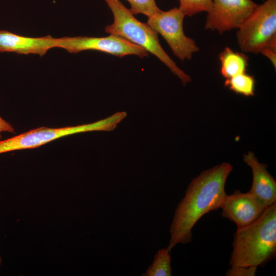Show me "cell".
Returning a JSON list of instances; mask_svg holds the SVG:
<instances>
[{
	"label": "cell",
	"mask_w": 276,
	"mask_h": 276,
	"mask_svg": "<svg viewBox=\"0 0 276 276\" xmlns=\"http://www.w3.org/2000/svg\"><path fill=\"white\" fill-rule=\"evenodd\" d=\"M231 267L257 266L275 257L276 203L266 208L250 224L237 228L234 234Z\"/></svg>",
	"instance_id": "7a4b0ae2"
},
{
	"label": "cell",
	"mask_w": 276,
	"mask_h": 276,
	"mask_svg": "<svg viewBox=\"0 0 276 276\" xmlns=\"http://www.w3.org/2000/svg\"><path fill=\"white\" fill-rule=\"evenodd\" d=\"M167 248L157 251L150 266L144 273L143 276H171V256Z\"/></svg>",
	"instance_id": "4fadbf2b"
},
{
	"label": "cell",
	"mask_w": 276,
	"mask_h": 276,
	"mask_svg": "<svg viewBox=\"0 0 276 276\" xmlns=\"http://www.w3.org/2000/svg\"><path fill=\"white\" fill-rule=\"evenodd\" d=\"M260 53L267 57L274 68L276 67V42L270 44L261 50Z\"/></svg>",
	"instance_id": "ac0fdd59"
},
{
	"label": "cell",
	"mask_w": 276,
	"mask_h": 276,
	"mask_svg": "<svg viewBox=\"0 0 276 276\" xmlns=\"http://www.w3.org/2000/svg\"><path fill=\"white\" fill-rule=\"evenodd\" d=\"M113 16V22L105 27V32L120 37L155 56L185 85L190 77L181 70L161 46L158 34L147 23L137 20L120 0H104Z\"/></svg>",
	"instance_id": "3957f363"
},
{
	"label": "cell",
	"mask_w": 276,
	"mask_h": 276,
	"mask_svg": "<svg viewBox=\"0 0 276 276\" xmlns=\"http://www.w3.org/2000/svg\"><path fill=\"white\" fill-rule=\"evenodd\" d=\"M257 266H239L231 267L225 274L226 276H254L257 271Z\"/></svg>",
	"instance_id": "e0dca14e"
},
{
	"label": "cell",
	"mask_w": 276,
	"mask_h": 276,
	"mask_svg": "<svg viewBox=\"0 0 276 276\" xmlns=\"http://www.w3.org/2000/svg\"><path fill=\"white\" fill-rule=\"evenodd\" d=\"M56 48L63 49L71 53L94 50L120 57L135 55L144 58L149 55V53L145 49L113 35L103 37L76 36L57 38Z\"/></svg>",
	"instance_id": "52a82bcc"
},
{
	"label": "cell",
	"mask_w": 276,
	"mask_h": 276,
	"mask_svg": "<svg viewBox=\"0 0 276 276\" xmlns=\"http://www.w3.org/2000/svg\"><path fill=\"white\" fill-rule=\"evenodd\" d=\"M257 6L252 0H212L205 28L220 34L238 29Z\"/></svg>",
	"instance_id": "ba28073f"
},
{
	"label": "cell",
	"mask_w": 276,
	"mask_h": 276,
	"mask_svg": "<svg viewBox=\"0 0 276 276\" xmlns=\"http://www.w3.org/2000/svg\"><path fill=\"white\" fill-rule=\"evenodd\" d=\"M126 117L125 111L118 112L98 121L75 126L61 128L40 127L0 140V154L40 147L62 137L94 131H112Z\"/></svg>",
	"instance_id": "277c9868"
},
{
	"label": "cell",
	"mask_w": 276,
	"mask_h": 276,
	"mask_svg": "<svg viewBox=\"0 0 276 276\" xmlns=\"http://www.w3.org/2000/svg\"><path fill=\"white\" fill-rule=\"evenodd\" d=\"M219 58L220 73L226 79L246 73L249 58L243 53L235 52L226 47L219 54Z\"/></svg>",
	"instance_id": "7c38bea8"
},
{
	"label": "cell",
	"mask_w": 276,
	"mask_h": 276,
	"mask_svg": "<svg viewBox=\"0 0 276 276\" xmlns=\"http://www.w3.org/2000/svg\"><path fill=\"white\" fill-rule=\"evenodd\" d=\"M179 9L185 16H192L198 13L211 10L212 0H179Z\"/></svg>",
	"instance_id": "9a60e30c"
},
{
	"label": "cell",
	"mask_w": 276,
	"mask_h": 276,
	"mask_svg": "<svg viewBox=\"0 0 276 276\" xmlns=\"http://www.w3.org/2000/svg\"><path fill=\"white\" fill-rule=\"evenodd\" d=\"M243 160L252 170V182L248 191L266 208L276 202V182L267 170V165L260 163L251 151L243 155Z\"/></svg>",
	"instance_id": "8fae6325"
},
{
	"label": "cell",
	"mask_w": 276,
	"mask_h": 276,
	"mask_svg": "<svg viewBox=\"0 0 276 276\" xmlns=\"http://www.w3.org/2000/svg\"><path fill=\"white\" fill-rule=\"evenodd\" d=\"M3 132L14 133L15 129L10 123L4 120L0 116V140L2 137L1 133Z\"/></svg>",
	"instance_id": "d6986e66"
},
{
	"label": "cell",
	"mask_w": 276,
	"mask_h": 276,
	"mask_svg": "<svg viewBox=\"0 0 276 276\" xmlns=\"http://www.w3.org/2000/svg\"><path fill=\"white\" fill-rule=\"evenodd\" d=\"M266 207L250 192L239 190L226 195L220 209L221 215L235 223L237 228L246 226L257 220Z\"/></svg>",
	"instance_id": "9c48e42d"
},
{
	"label": "cell",
	"mask_w": 276,
	"mask_h": 276,
	"mask_svg": "<svg viewBox=\"0 0 276 276\" xmlns=\"http://www.w3.org/2000/svg\"><path fill=\"white\" fill-rule=\"evenodd\" d=\"M1 262H2V259H1V258H0V265H1Z\"/></svg>",
	"instance_id": "ffe728a7"
},
{
	"label": "cell",
	"mask_w": 276,
	"mask_h": 276,
	"mask_svg": "<svg viewBox=\"0 0 276 276\" xmlns=\"http://www.w3.org/2000/svg\"><path fill=\"white\" fill-rule=\"evenodd\" d=\"M237 43L245 53L258 54L276 42V0H266L238 29Z\"/></svg>",
	"instance_id": "5b68a950"
},
{
	"label": "cell",
	"mask_w": 276,
	"mask_h": 276,
	"mask_svg": "<svg viewBox=\"0 0 276 276\" xmlns=\"http://www.w3.org/2000/svg\"><path fill=\"white\" fill-rule=\"evenodd\" d=\"M255 79L246 73L226 79L224 85L234 92L247 97L255 95Z\"/></svg>",
	"instance_id": "5bb4252c"
},
{
	"label": "cell",
	"mask_w": 276,
	"mask_h": 276,
	"mask_svg": "<svg viewBox=\"0 0 276 276\" xmlns=\"http://www.w3.org/2000/svg\"><path fill=\"white\" fill-rule=\"evenodd\" d=\"M185 15L178 8L161 10L148 17L147 24L165 39L174 55L181 61L190 60L199 48L196 42L184 33Z\"/></svg>",
	"instance_id": "8992f818"
},
{
	"label": "cell",
	"mask_w": 276,
	"mask_h": 276,
	"mask_svg": "<svg viewBox=\"0 0 276 276\" xmlns=\"http://www.w3.org/2000/svg\"><path fill=\"white\" fill-rule=\"evenodd\" d=\"M57 38L50 35L31 37L16 34L8 30H0V52L43 56L56 48Z\"/></svg>",
	"instance_id": "30bf717a"
},
{
	"label": "cell",
	"mask_w": 276,
	"mask_h": 276,
	"mask_svg": "<svg viewBox=\"0 0 276 276\" xmlns=\"http://www.w3.org/2000/svg\"><path fill=\"white\" fill-rule=\"evenodd\" d=\"M127 1L130 4V10L133 15L142 14L149 17L160 10L155 0Z\"/></svg>",
	"instance_id": "2e32d148"
},
{
	"label": "cell",
	"mask_w": 276,
	"mask_h": 276,
	"mask_svg": "<svg viewBox=\"0 0 276 276\" xmlns=\"http://www.w3.org/2000/svg\"><path fill=\"white\" fill-rule=\"evenodd\" d=\"M233 169L229 163H222L192 179L175 211L168 251L179 243L191 242L192 229L197 221L210 211L221 208L226 195L225 182Z\"/></svg>",
	"instance_id": "6da1fadb"
}]
</instances>
